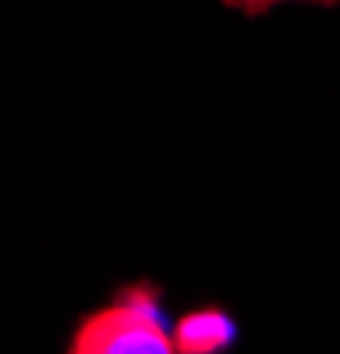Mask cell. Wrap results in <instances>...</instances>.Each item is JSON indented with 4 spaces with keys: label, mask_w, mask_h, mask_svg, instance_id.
<instances>
[{
    "label": "cell",
    "mask_w": 340,
    "mask_h": 354,
    "mask_svg": "<svg viewBox=\"0 0 340 354\" xmlns=\"http://www.w3.org/2000/svg\"><path fill=\"white\" fill-rule=\"evenodd\" d=\"M223 8L231 11H241L245 18H266L273 8L280 4H319V8H337L340 0H220Z\"/></svg>",
    "instance_id": "obj_3"
},
{
    "label": "cell",
    "mask_w": 340,
    "mask_h": 354,
    "mask_svg": "<svg viewBox=\"0 0 340 354\" xmlns=\"http://www.w3.org/2000/svg\"><path fill=\"white\" fill-rule=\"evenodd\" d=\"M64 354H181L163 312V290L135 280L113 290V298L85 312Z\"/></svg>",
    "instance_id": "obj_1"
},
{
    "label": "cell",
    "mask_w": 340,
    "mask_h": 354,
    "mask_svg": "<svg viewBox=\"0 0 340 354\" xmlns=\"http://www.w3.org/2000/svg\"><path fill=\"white\" fill-rule=\"evenodd\" d=\"M238 340V322L223 305L188 308L174 322V344L181 354H227Z\"/></svg>",
    "instance_id": "obj_2"
}]
</instances>
